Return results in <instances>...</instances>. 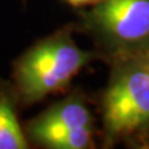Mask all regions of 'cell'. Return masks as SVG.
<instances>
[{
    "label": "cell",
    "mask_w": 149,
    "mask_h": 149,
    "mask_svg": "<svg viewBox=\"0 0 149 149\" xmlns=\"http://www.w3.org/2000/svg\"><path fill=\"white\" fill-rule=\"evenodd\" d=\"M92 58L93 52L78 47L68 29L36 41L13 62L11 82L20 106L31 107L65 91Z\"/></svg>",
    "instance_id": "1"
},
{
    "label": "cell",
    "mask_w": 149,
    "mask_h": 149,
    "mask_svg": "<svg viewBox=\"0 0 149 149\" xmlns=\"http://www.w3.org/2000/svg\"><path fill=\"white\" fill-rule=\"evenodd\" d=\"M30 144L49 149L92 148L93 116L80 93L51 104L24 123Z\"/></svg>",
    "instance_id": "2"
},
{
    "label": "cell",
    "mask_w": 149,
    "mask_h": 149,
    "mask_svg": "<svg viewBox=\"0 0 149 149\" xmlns=\"http://www.w3.org/2000/svg\"><path fill=\"white\" fill-rule=\"evenodd\" d=\"M106 136H125L149 123V63L133 65L113 76L102 98Z\"/></svg>",
    "instance_id": "3"
},
{
    "label": "cell",
    "mask_w": 149,
    "mask_h": 149,
    "mask_svg": "<svg viewBox=\"0 0 149 149\" xmlns=\"http://www.w3.org/2000/svg\"><path fill=\"white\" fill-rule=\"evenodd\" d=\"M87 31L106 49L149 39V0H103L85 15Z\"/></svg>",
    "instance_id": "4"
},
{
    "label": "cell",
    "mask_w": 149,
    "mask_h": 149,
    "mask_svg": "<svg viewBox=\"0 0 149 149\" xmlns=\"http://www.w3.org/2000/svg\"><path fill=\"white\" fill-rule=\"evenodd\" d=\"M20 101L11 80L0 77V149H29L20 120Z\"/></svg>",
    "instance_id": "5"
},
{
    "label": "cell",
    "mask_w": 149,
    "mask_h": 149,
    "mask_svg": "<svg viewBox=\"0 0 149 149\" xmlns=\"http://www.w3.org/2000/svg\"><path fill=\"white\" fill-rule=\"evenodd\" d=\"M65 1L74 8H80V6H95L98 3L103 1V0H65Z\"/></svg>",
    "instance_id": "6"
},
{
    "label": "cell",
    "mask_w": 149,
    "mask_h": 149,
    "mask_svg": "<svg viewBox=\"0 0 149 149\" xmlns=\"http://www.w3.org/2000/svg\"><path fill=\"white\" fill-rule=\"evenodd\" d=\"M148 63H149V60H148Z\"/></svg>",
    "instance_id": "7"
}]
</instances>
